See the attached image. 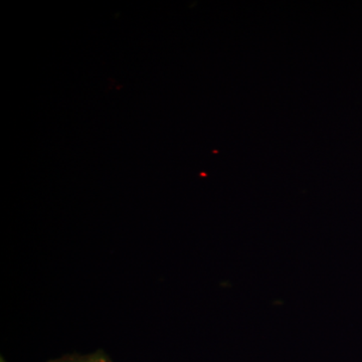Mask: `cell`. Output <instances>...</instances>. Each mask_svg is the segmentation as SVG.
Here are the masks:
<instances>
[{"instance_id": "obj_1", "label": "cell", "mask_w": 362, "mask_h": 362, "mask_svg": "<svg viewBox=\"0 0 362 362\" xmlns=\"http://www.w3.org/2000/svg\"><path fill=\"white\" fill-rule=\"evenodd\" d=\"M47 362H113V361L106 352L99 349L88 354H66V356L52 359Z\"/></svg>"}]
</instances>
